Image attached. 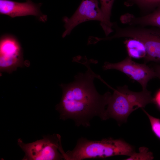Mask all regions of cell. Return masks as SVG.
Segmentation results:
<instances>
[{"label":"cell","mask_w":160,"mask_h":160,"mask_svg":"<svg viewBox=\"0 0 160 160\" xmlns=\"http://www.w3.org/2000/svg\"><path fill=\"white\" fill-rule=\"evenodd\" d=\"M115 0H100V8L107 24L112 28L113 23L110 21L111 10Z\"/></svg>","instance_id":"5bb4252c"},{"label":"cell","mask_w":160,"mask_h":160,"mask_svg":"<svg viewBox=\"0 0 160 160\" xmlns=\"http://www.w3.org/2000/svg\"><path fill=\"white\" fill-rule=\"evenodd\" d=\"M118 88L125 95L131 104L137 109L143 108L148 104L153 103L151 92L147 89L136 92L130 90L127 86Z\"/></svg>","instance_id":"8fae6325"},{"label":"cell","mask_w":160,"mask_h":160,"mask_svg":"<svg viewBox=\"0 0 160 160\" xmlns=\"http://www.w3.org/2000/svg\"><path fill=\"white\" fill-rule=\"evenodd\" d=\"M19 146L24 152V160H59L64 159L60 136L58 134L44 136L42 139L25 143L17 140Z\"/></svg>","instance_id":"277c9868"},{"label":"cell","mask_w":160,"mask_h":160,"mask_svg":"<svg viewBox=\"0 0 160 160\" xmlns=\"http://www.w3.org/2000/svg\"><path fill=\"white\" fill-rule=\"evenodd\" d=\"M128 56L132 58H144L146 52L143 43L139 40L134 38H128L124 41Z\"/></svg>","instance_id":"7c38bea8"},{"label":"cell","mask_w":160,"mask_h":160,"mask_svg":"<svg viewBox=\"0 0 160 160\" xmlns=\"http://www.w3.org/2000/svg\"><path fill=\"white\" fill-rule=\"evenodd\" d=\"M134 152L131 145L121 139L109 138L93 141L82 137L78 140L72 150L64 152L63 156L65 160H82L118 155L129 156Z\"/></svg>","instance_id":"7a4b0ae2"},{"label":"cell","mask_w":160,"mask_h":160,"mask_svg":"<svg viewBox=\"0 0 160 160\" xmlns=\"http://www.w3.org/2000/svg\"><path fill=\"white\" fill-rule=\"evenodd\" d=\"M156 75V76L160 79V65H156L153 68Z\"/></svg>","instance_id":"ac0fdd59"},{"label":"cell","mask_w":160,"mask_h":160,"mask_svg":"<svg viewBox=\"0 0 160 160\" xmlns=\"http://www.w3.org/2000/svg\"><path fill=\"white\" fill-rule=\"evenodd\" d=\"M41 3L36 4L31 0H26L19 2L11 0H0V13L12 18L28 15H33L42 22L47 20L46 15L40 9Z\"/></svg>","instance_id":"9c48e42d"},{"label":"cell","mask_w":160,"mask_h":160,"mask_svg":"<svg viewBox=\"0 0 160 160\" xmlns=\"http://www.w3.org/2000/svg\"><path fill=\"white\" fill-rule=\"evenodd\" d=\"M97 20L105 34L107 36L113 31V28L107 24L98 5V0H82L79 6L70 17L63 18L65 31L62 34L64 38L69 35L73 29L79 24L89 20Z\"/></svg>","instance_id":"5b68a950"},{"label":"cell","mask_w":160,"mask_h":160,"mask_svg":"<svg viewBox=\"0 0 160 160\" xmlns=\"http://www.w3.org/2000/svg\"><path fill=\"white\" fill-rule=\"evenodd\" d=\"M22 47L13 35L5 34L0 40V71L11 73L25 65Z\"/></svg>","instance_id":"8992f818"},{"label":"cell","mask_w":160,"mask_h":160,"mask_svg":"<svg viewBox=\"0 0 160 160\" xmlns=\"http://www.w3.org/2000/svg\"><path fill=\"white\" fill-rule=\"evenodd\" d=\"M104 70L114 69L120 71L140 84L143 90L147 89L148 81L156 77L153 68L146 64L137 63L129 56L123 60L116 63L106 62L103 66Z\"/></svg>","instance_id":"52a82bcc"},{"label":"cell","mask_w":160,"mask_h":160,"mask_svg":"<svg viewBox=\"0 0 160 160\" xmlns=\"http://www.w3.org/2000/svg\"><path fill=\"white\" fill-rule=\"evenodd\" d=\"M115 33L113 39L121 38L137 39L144 44L146 52L145 63L150 61L160 62V29L154 27L129 25L113 27Z\"/></svg>","instance_id":"3957f363"},{"label":"cell","mask_w":160,"mask_h":160,"mask_svg":"<svg viewBox=\"0 0 160 160\" xmlns=\"http://www.w3.org/2000/svg\"><path fill=\"white\" fill-rule=\"evenodd\" d=\"M139 152H134L128 158L127 160H151L154 159L153 154L149 151L148 149L145 147H140L139 149Z\"/></svg>","instance_id":"9a60e30c"},{"label":"cell","mask_w":160,"mask_h":160,"mask_svg":"<svg viewBox=\"0 0 160 160\" xmlns=\"http://www.w3.org/2000/svg\"><path fill=\"white\" fill-rule=\"evenodd\" d=\"M125 4L127 6L134 5L137 6L143 15H144L151 12L160 6V0H127Z\"/></svg>","instance_id":"4fadbf2b"},{"label":"cell","mask_w":160,"mask_h":160,"mask_svg":"<svg viewBox=\"0 0 160 160\" xmlns=\"http://www.w3.org/2000/svg\"><path fill=\"white\" fill-rule=\"evenodd\" d=\"M120 19L121 23L129 25L152 26L160 29V6L145 15L136 17L126 13L121 15Z\"/></svg>","instance_id":"30bf717a"},{"label":"cell","mask_w":160,"mask_h":160,"mask_svg":"<svg viewBox=\"0 0 160 160\" xmlns=\"http://www.w3.org/2000/svg\"><path fill=\"white\" fill-rule=\"evenodd\" d=\"M92 60L83 63L87 68L85 73H78L72 82L60 85L63 94L56 109L60 119H71L77 126L89 127L91 120L95 116L105 120V107L111 94L108 91L101 95L97 91L94 79H102L91 69Z\"/></svg>","instance_id":"6da1fadb"},{"label":"cell","mask_w":160,"mask_h":160,"mask_svg":"<svg viewBox=\"0 0 160 160\" xmlns=\"http://www.w3.org/2000/svg\"><path fill=\"white\" fill-rule=\"evenodd\" d=\"M109 98L105 111V120L115 119L119 124L127 121L128 117L137 109L130 102L123 93L117 88Z\"/></svg>","instance_id":"ba28073f"},{"label":"cell","mask_w":160,"mask_h":160,"mask_svg":"<svg viewBox=\"0 0 160 160\" xmlns=\"http://www.w3.org/2000/svg\"><path fill=\"white\" fill-rule=\"evenodd\" d=\"M153 103L155 104L157 108L160 110V88L156 92L153 97Z\"/></svg>","instance_id":"e0dca14e"},{"label":"cell","mask_w":160,"mask_h":160,"mask_svg":"<svg viewBox=\"0 0 160 160\" xmlns=\"http://www.w3.org/2000/svg\"><path fill=\"white\" fill-rule=\"evenodd\" d=\"M142 109L148 118L153 132L156 137L160 140V119L151 116L143 108H142Z\"/></svg>","instance_id":"2e32d148"}]
</instances>
